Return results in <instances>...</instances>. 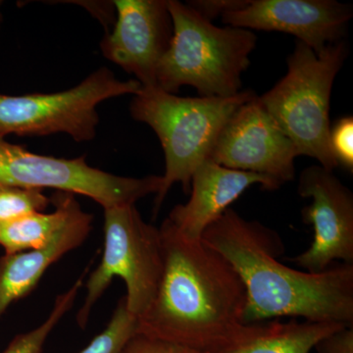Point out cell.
Segmentation results:
<instances>
[{"instance_id":"5","label":"cell","mask_w":353,"mask_h":353,"mask_svg":"<svg viewBox=\"0 0 353 353\" xmlns=\"http://www.w3.org/2000/svg\"><path fill=\"white\" fill-rule=\"evenodd\" d=\"M347 55L345 39L330 44L319 54L297 41L287 59V74L259 97L265 110L294 143L297 155L314 158L332 172L339 165L330 146V101L334 79Z\"/></svg>"},{"instance_id":"2","label":"cell","mask_w":353,"mask_h":353,"mask_svg":"<svg viewBox=\"0 0 353 353\" xmlns=\"http://www.w3.org/2000/svg\"><path fill=\"white\" fill-rule=\"evenodd\" d=\"M201 241L241 276L246 290L245 324L301 317L353 326V264L320 273L290 268L278 260L285 246L277 232L231 208L208 227Z\"/></svg>"},{"instance_id":"9","label":"cell","mask_w":353,"mask_h":353,"mask_svg":"<svg viewBox=\"0 0 353 353\" xmlns=\"http://www.w3.org/2000/svg\"><path fill=\"white\" fill-rule=\"evenodd\" d=\"M297 157L294 143L281 131L256 95L229 118L208 159L233 170L266 176L281 188L294 180Z\"/></svg>"},{"instance_id":"7","label":"cell","mask_w":353,"mask_h":353,"mask_svg":"<svg viewBox=\"0 0 353 353\" xmlns=\"http://www.w3.org/2000/svg\"><path fill=\"white\" fill-rule=\"evenodd\" d=\"M143 85L137 80L120 81L101 67L74 88L52 94H0V139L9 134L46 137L66 134L78 143L97 136L101 102L125 94H137Z\"/></svg>"},{"instance_id":"6","label":"cell","mask_w":353,"mask_h":353,"mask_svg":"<svg viewBox=\"0 0 353 353\" xmlns=\"http://www.w3.org/2000/svg\"><path fill=\"white\" fill-rule=\"evenodd\" d=\"M104 246L101 262L88 276L85 301L77 322L85 329L90 312L115 278L126 285V307L138 319L157 296L163 273L159 228L146 223L136 204L104 209Z\"/></svg>"},{"instance_id":"20","label":"cell","mask_w":353,"mask_h":353,"mask_svg":"<svg viewBox=\"0 0 353 353\" xmlns=\"http://www.w3.org/2000/svg\"><path fill=\"white\" fill-rule=\"evenodd\" d=\"M330 146L339 166L353 171V118H341L331 127Z\"/></svg>"},{"instance_id":"18","label":"cell","mask_w":353,"mask_h":353,"mask_svg":"<svg viewBox=\"0 0 353 353\" xmlns=\"http://www.w3.org/2000/svg\"><path fill=\"white\" fill-rule=\"evenodd\" d=\"M138 332V319L128 311L123 296L105 329L79 353H122L128 341Z\"/></svg>"},{"instance_id":"16","label":"cell","mask_w":353,"mask_h":353,"mask_svg":"<svg viewBox=\"0 0 353 353\" xmlns=\"http://www.w3.org/2000/svg\"><path fill=\"white\" fill-rule=\"evenodd\" d=\"M345 327L348 326L340 323L296 320L266 323L259 336L228 353H310L322 339Z\"/></svg>"},{"instance_id":"10","label":"cell","mask_w":353,"mask_h":353,"mask_svg":"<svg viewBox=\"0 0 353 353\" xmlns=\"http://www.w3.org/2000/svg\"><path fill=\"white\" fill-rule=\"evenodd\" d=\"M297 192L312 203L301 210L314 229L312 243L290 261L309 272L327 270L334 261L353 264V194L334 172L312 165L299 176Z\"/></svg>"},{"instance_id":"11","label":"cell","mask_w":353,"mask_h":353,"mask_svg":"<svg viewBox=\"0 0 353 353\" xmlns=\"http://www.w3.org/2000/svg\"><path fill=\"white\" fill-rule=\"evenodd\" d=\"M112 29L101 43L102 54L143 87H157L158 65L173 36L167 0H116Z\"/></svg>"},{"instance_id":"21","label":"cell","mask_w":353,"mask_h":353,"mask_svg":"<svg viewBox=\"0 0 353 353\" xmlns=\"http://www.w3.org/2000/svg\"><path fill=\"white\" fill-rule=\"evenodd\" d=\"M122 353H199L176 343L137 333L128 341Z\"/></svg>"},{"instance_id":"17","label":"cell","mask_w":353,"mask_h":353,"mask_svg":"<svg viewBox=\"0 0 353 353\" xmlns=\"http://www.w3.org/2000/svg\"><path fill=\"white\" fill-rule=\"evenodd\" d=\"M88 270L90 267L88 266L81 277L66 292L58 294L50 314L44 320L43 324L32 331L14 336L2 353H43L44 345L51 332L69 312L70 309L73 307Z\"/></svg>"},{"instance_id":"14","label":"cell","mask_w":353,"mask_h":353,"mask_svg":"<svg viewBox=\"0 0 353 353\" xmlns=\"http://www.w3.org/2000/svg\"><path fill=\"white\" fill-rule=\"evenodd\" d=\"M92 222L94 215L83 211L79 203L46 248L0 257V317L14 303L36 289L51 265L85 243Z\"/></svg>"},{"instance_id":"22","label":"cell","mask_w":353,"mask_h":353,"mask_svg":"<svg viewBox=\"0 0 353 353\" xmlns=\"http://www.w3.org/2000/svg\"><path fill=\"white\" fill-rule=\"evenodd\" d=\"M250 2V0H190L185 4L204 20L212 23L228 12L245 8Z\"/></svg>"},{"instance_id":"13","label":"cell","mask_w":353,"mask_h":353,"mask_svg":"<svg viewBox=\"0 0 353 353\" xmlns=\"http://www.w3.org/2000/svg\"><path fill=\"white\" fill-rule=\"evenodd\" d=\"M256 183L265 190L280 189L266 176L233 170L205 160L192 175L189 201L176 205L166 220L188 240L201 241L208 227Z\"/></svg>"},{"instance_id":"24","label":"cell","mask_w":353,"mask_h":353,"mask_svg":"<svg viewBox=\"0 0 353 353\" xmlns=\"http://www.w3.org/2000/svg\"><path fill=\"white\" fill-rule=\"evenodd\" d=\"M3 6V1L0 0V30H1L2 22H3V16H2L1 7Z\"/></svg>"},{"instance_id":"4","label":"cell","mask_w":353,"mask_h":353,"mask_svg":"<svg viewBox=\"0 0 353 353\" xmlns=\"http://www.w3.org/2000/svg\"><path fill=\"white\" fill-rule=\"evenodd\" d=\"M255 97L252 90H241L230 97H181L157 87H143L134 95L130 104L132 117L152 128L165 155L154 215L175 183H181L183 192L190 194L194 171L208 159L227 121Z\"/></svg>"},{"instance_id":"8","label":"cell","mask_w":353,"mask_h":353,"mask_svg":"<svg viewBox=\"0 0 353 353\" xmlns=\"http://www.w3.org/2000/svg\"><path fill=\"white\" fill-rule=\"evenodd\" d=\"M162 176L132 178L114 175L90 166L85 155L72 158L46 157L0 139V185L24 190L53 189L90 197L102 208L136 204L157 194Z\"/></svg>"},{"instance_id":"15","label":"cell","mask_w":353,"mask_h":353,"mask_svg":"<svg viewBox=\"0 0 353 353\" xmlns=\"http://www.w3.org/2000/svg\"><path fill=\"white\" fill-rule=\"evenodd\" d=\"M50 213L30 212L0 221V246L4 254L46 248L62 229L78 205L75 194L55 192L50 197Z\"/></svg>"},{"instance_id":"19","label":"cell","mask_w":353,"mask_h":353,"mask_svg":"<svg viewBox=\"0 0 353 353\" xmlns=\"http://www.w3.org/2000/svg\"><path fill=\"white\" fill-rule=\"evenodd\" d=\"M50 197L41 190H24L0 185V221L30 212H44Z\"/></svg>"},{"instance_id":"1","label":"cell","mask_w":353,"mask_h":353,"mask_svg":"<svg viewBox=\"0 0 353 353\" xmlns=\"http://www.w3.org/2000/svg\"><path fill=\"white\" fill-rule=\"evenodd\" d=\"M159 230L163 273L137 333L199 353L233 352L259 336L265 324H245V285L232 264L166 219Z\"/></svg>"},{"instance_id":"23","label":"cell","mask_w":353,"mask_h":353,"mask_svg":"<svg viewBox=\"0 0 353 353\" xmlns=\"http://www.w3.org/2000/svg\"><path fill=\"white\" fill-rule=\"evenodd\" d=\"M314 350L318 353H353V326L345 327L325 336Z\"/></svg>"},{"instance_id":"3","label":"cell","mask_w":353,"mask_h":353,"mask_svg":"<svg viewBox=\"0 0 353 353\" xmlns=\"http://www.w3.org/2000/svg\"><path fill=\"white\" fill-rule=\"evenodd\" d=\"M173 36L158 65L157 87L176 94L183 85L203 97L240 94L241 76L256 46L254 32L243 28L217 27L185 3L167 0Z\"/></svg>"},{"instance_id":"12","label":"cell","mask_w":353,"mask_h":353,"mask_svg":"<svg viewBox=\"0 0 353 353\" xmlns=\"http://www.w3.org/2000/svg\"><path fill=\"white\" fill-rule=\"evenodd\" d=\"M352 6L336 0H250L240 10L222 16L223 23L243 29L281 32L296 37L316 54L343 41Z\"/></svg>"}]
</instances>
